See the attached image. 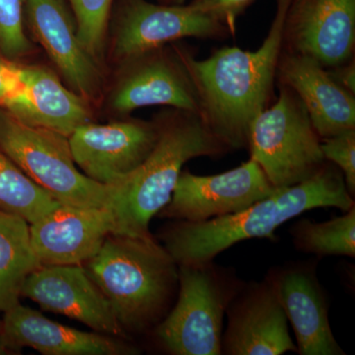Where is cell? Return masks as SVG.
Returning a JSON list of instances; mask_svg holds the SVG:
<instances>
[{
    "mask_svg": "<svg viewBox=\"0 0 355 355\" xmlns=\"http://www.w3.org/2000/svg\"><path fill=\"white\" fill-rule=\"evenodd\" d=\"M291 1L277 0L275 18L257 51L223 46L200 60L179 46L200 98V118L230 151L248 148L252 125L270 105Z\"/></svg>",
    "mask_w": 355,
    "mask_h": 355,
    "instance_id": "cell-1",
    "label": "cell"
},
{
    "mask_svg": "<svg viewBox=\"0 0 355 355\" xmlns=\"http://www.w3.org/2000/svg\"><path fill=\"white\" fill-rule=\"evenodd\" d=\"M354 207L343 173L327 161L314 176L277 189L247 209L205 221H174L158 238L178 266L200 265L237 243L254 238L275 241L277 228L309 210L336 207L345 212Z\"/></svg>",
    "mask_w": 355,
    "mask_h": 355,
    "instance_id": "cell-2",
    "label": "cell"
},
{
    "mask_svg": "<svg viewBox=\"0 0 355 355\" xmlns=\"http://www.w3.org/2000/svg\"><path fill=\"white\" fill-rule=\"evenodd\" d=\"M127 335L154 330L179 291V266L153 236L111 234L84 263Z\"/></svg>",
    "mask_w": 355,
    "mask_h": 355,
    "instance_id": "cell-3",
    "label": "cell"
},
{
    "mask_svg": "<svg viewBox=\"0 0 355 355\" xmlns=\"http://www.w3.org/2000/svg\"><path fill=\"white\" fill-rule=\"evenodd\" d=\"M157 142L146 160L116 184L113 211L116 234L150 237L149 224L171 200L187 162L220 157L227 147L210 132L200 114L173 109L156 116Z\"/></svg>",
    "mask_w": 355,
    "mask_h": 355,
    "instance_id": "cell-4",
    "label": "cell"
},
{
    "mask_svg": "<svg viewBox=\"0 0 355 355\" xmlns=\"http://www.w3.org/2000/svg\"><path fill=\"white\" fill-rule=\"evenodd\" d=\"M245 282L232 270L214 265L179 266L176 302L154 329L173 355H220L223 320Z\"/></svg>",
    "mask_w": 355,
    "mask_h": 355,
    "instance_id": "cell-5",
    "label": "cell"
},
{
    "mask_svg": "<svg viewBox=\"0 0 355 355\" xmlns=\"http://www.w3.org/2000/svg\"><path fill=\"white\" fill-rule=\"evenodd\" d=\"M0 150L58 202L113 209L116 187L97 183L79 170L69 137L0 108Z\"/></svg>",
    "mask_w": 355,
    "mask_h": 355,
    "instance_id": "cell-6",
    "label": "cell"
},
{
    "mask_svg": "<svg viewBox=\"0 0 355 355\" xmlns=\"http://www.w3.org/2000/svg\"><path fill=\"white\" fill-rule=\"evenodd\" d=\"M319 137L297 95L279 85L272 107L261 112L249 135L250 159L258 163L275 188H286L314 176L327 162Z\"/></svg>",
    "mask_w": 355,
    "mask_h": 355,
    "instance_id": "cell-7",
    "label": "cell"
},
{
    "mask_svg": "<svg viewBox=\"0 0 355 355\" xmlns=\"http://www.w3.org/2000/svg\"><path fill=\"white\" fill-rule=\"evenodd\" d=\"M227 26L193 6L125 0L113 37L114 58L120 62L186 38L224 39Z\"/></svg>",
    "mask_w": 355,
    "mask_h": 355,
    "instance_id": "cell-8",
    "label": "cell"
},
{
    "mask_svg": "<svg viewBox=\"0 0 355 355\" xmlns=\"http://www.w3.org/2000/svg\"><path fill=\"white\" fill-rule=\"evenodd\" d=\"M121 64L123 69L111 95L116 113L168 106L200 116L197 89L178 44L146 51Z\"/></svg>",
    "mask_w": 355,
    "mask_h": 355,
    "instance_id": "cell-9",
    "label": "cell"
},
{
    "mask_svg": "<svg viewBox=\"0 0 355 355\" xmlns=\"http://www.w3.org/2000/svg\"><path fill=\"white\" fill-rule=\"evenodd\" d=\"M277 190L252 159L211 176H198L183 170L171 200L158 214L174 221L209 220L247 209Z\"/></svg>",
    "mask_w": 355,
    "mask_h": 355,
    "instance_id": "cell-10",
    "label": "cell"
},
{
    "mask_svg": "<svg viewBox=\"0 0 355 355\" xmlns=\"http://www.w3.org/2000/svg\"><path fill=\"white\" fill-rule=\"evenodd\" d=\"M157 121H91L69 137L72 157L89 179L116 186L139 167L157 142Z\"/></svg>",
    "mask_w": 355,
    "mask_h": 355,
    "instance_id": "cell-11",
    "label": "cell"
},
{
    "mask_svg": "<svg viewBox=\"0 0 355 355\" xmlns=\"http://www.w3.org/2000/svg\"><path fill=\"white\" fill-rule=\"evenodd\" d=\"M282 51L307 55L324 69L354 58L355 0H291Z\"/></svg>",
    "mask_w": 355,
    "mask_h": 355,
    "instance_id": "cell-12",
    "label": "cell"
},
{
    "mask_svg": "<svg viewBox=\"0 0 355 355\" xmlns=\"http://www.w3.org/2000/svg\"><path fill=\"white\" fill-rule=\"evenodd\" d=\"M221 354L282 355L297 352L288 321L272 280L244 284L226 311Z\"/></svg>",
    "mask_w": 355,
    "mask_h": 355,
    "instance_id": "cell-13",
    "label": "cell"
},
{
    "mask_svg": "<svg viewBox=\"0 0 355 355\" xmlns=\"http://www.w3.org/2000/svg\"><path fill=\"white\" fill-rule=\"evenodd\" d=\"M21 296L38 303L44 311L81 322L97 333L128 340L108 300L83 265L40 266L26 279Z\"/></svg>",
    "mask_w": 355,
    "mask_h": 355,
    "instance_id": "cell-14",
    "label": "cell"
},
{
    "mask_svg": "<svg viewBox=\"0 0 355 355\" xmlns=\"http://www.w3.org/2000/svg\"><path fill=\"white\" fill-rule=\"evenodd\" d=\"M116 231L113 209L62 203L30 224L33 249L41 266L83 265Z\"/></svg>",
    "mask_w": 355,
    "mask_h": 355,
    "instance_id": "cell-15",
    "label": "cell"
},
{
    "mask_svg": "<svg viewBox=\"0 0 355 355\" xmlns=\"http://www.w3.org/2000/svg\"><path fill=\"white\" fill-rule=\"evenodd\" d=\"M31 347L44 355H135L139 347L127 338L88 333L51 321L38 311L17 304L4 312L0 354Z\"/></svg>",
    "mask_w": 355,
    "mask_h": 355,
    "instance_id": "cell-16",
    "label": "cell"
},
{
    "mask_svg": "<svg viewBox=\"0 0 355 355\" xmlns=\"http://www.w3.org/2000/svg\"><path fill=\"white\" fill-rule=\"evenodd\" d=\"M268 275L293 329L297 354L345 355L331 331L328 297L318 280L315 263L280 266Z\"/></svg>",
    "mask_w": 355,
    "mask_h": 355,
    "instance_id": "cell-17",
    "label": "cell"
},
{
    "mask_svg": "<svg viewBox=\"0 0 355 355\" xmlns=\"http://www.w3.org/2000/svg\"><path fill=\"white\" fill-rule=\"evenodd\" d=\"M277 80L298 96L321 139L355 130V96L314 58L282 51Z\"/></svg>",
    "mask_w": 355,
    "mask_h": 355,
    "instance_id": "cell-18",
    "label": "cell"
},
{
    "mask_svg": "<svg viewBox=\"0 0 355 355\" xmlns=\"http://www.w3.org/2000/svg\"><path fill=\"white\" fill-rule=\"evenodd\" d=\"M28 23L35 40L48 53L74 92L88 98L97 92V60L84 49L62 0H24Z\"/></svg>",
    "mask_w": 355,
    "mask_h": 355,
    "instance_id": "cell-19",
    "label": "cell"
},
{
    "mask_svg": "<svg viewBox=\"0 0 355 355\" xmlns=\"http://www.w3.org/2000/svg\"><path fill=\"white\" fill-rule=\"evenodd\" d=\"M28 110L23 120L69 137L91 119L85 98L69 90L53 71L41 67L20 65Z\"/></svg>",
    "mask_w": 355,
    "mask_h": 355,
    "instance_id": "cell-20",
    "label": "cell"
},
{
    "mask_svg": "<svg viewBox=\"0 0 355 355\" xmlns=\"http://www.w3.org/2000/svg\"><path fill=\"white\" fill-rule=\"evenodd\" d=\"M40 266L30 224L22 217L0 210V312L19 304L26 279Z\"/></svg>",
    "mask_w": 355,
    "mask_h": 355,
    "instance_id": "cell-21",
    "label": "cell"
},
{
    "mask_svg": "<svg viewBox=\"0 0 355 355\" xmlns=\"http://www.w3.org/2000/svg\"><path fill=\"white\" fill-rule=\"evenodd\" d=\"M297 251L317 257H355V207L329 221L300 219L291 228Z\"/></svg>",
    "mask_w": 355,
    "mask_h": 355,
    "instance_id": "cell-22",
    "label": "cell"
},
{
    "mask_svg": "<svg viewBox=\"0 0 355 355\" xmlns=\"http://www.w3.org/2000/svg\"><path fill=\"white\" fill-rule=\"evenodd\" d=\"M60 202L33 182L0 150V210L34 223Z\"/></svg>",
    "mask_w": 355,
    "mask_h": 355,
    "instance_id": "cell-23",
    "label": "cell"
},
{
    "mask_svg": "<svg viewBox=\"0 0 355 355\" xmlns=\"http://www.w3.org/2000/svg\"><path fill=\"white\" fill-rule=\"evenodd\" d=\"M76 16V32L84 49L94 60L104 48L113 0H67Z\"/></svg>",
    "mask_w": 355,
    "mask_h": 355,
    "instance_id": "cell-24",
    "label": "cell"
},
{
    "mask_svg": "<svg viewBox=\"0 0 355 355\" xmlns=\"http://www.w3.org/2000/svg\"><path fill=\"white\" fill-rule=\"evenodd\" d=\"M24 0H0V51L7 58L27 55L32 46L24 30Z\"/></svg>",
    "mask_w": 355,
    "mask_h": 355,
    "instance_id": "cell-25",
    "label": "cell"
},
{
    "mask_svg": "<svg viewBox=\"0 0 355 355\" xmlns=\"http://www.w3.org/2000/svg\"><path fill=\"white\" fill-rule=\"evenodd\" d=\"M326 161L342 171L350 195H355V130H347L321 140Z\"/></svg>",
    "mask_w": 355,
    "mask_h": 355,
    "instance_id": "cell-26",
    "label": "cell"
},
{
    "mask_svg": "<svg viewBox=\"0 0 355 355\" xmlns=\"http://www.w3.org/2000/svg\"><path fill=\"white\" fill-rule=\"evenodd\" d=\"M0 108L17 119H22L28 109L25 84L20 65L0 58Z\"/></svg>",
    "mask_w": 355,
    "mask_h": 355,
    "instance_id": "cell-27",
    "label": "cell"
},
{
    "mask_svg": "<svg viewBox=\"0 0 355 355\" xmlns=\"http://www.w3.org/2000/svg\"><path fill=\"white\" fill-rule=\"evenodd\" d=\"M254 0H193L190 6L227 26L231 34L234 35L238 17Z\"/></svg>",
    "mask_w": 355,
    "mask_h": 355,
    "instance_id": "cell-28",
    "label": "cell"
},
{
    "mask_svg": "<svg viewBox=\"0 0 355 355\" xmlns=\"http://www.w3.org/2000/svg\"><path fill=\"white\" fill-rule=\"evenodd\" d=\"M328 72L340 87L355 96V58L345 64L331 67Z\"/></svg>",
    "mask_w": 355,
    "mask_h": 355,
    "instance_id": "cell-29",
    "label": "cell"
},
{
    "mask_svg": "<svg viewBox=\"0 0 355 355\" xmlns=\"http://www.w3.org/2000/svg\"><path fill=\"white\" fill-rule=\"evenodd\" d=\"M164 1L167 2V4L168 3L180 4V3H182V1H183V0H164Z\"/></svg>",
    "mask_w": 355,
    "mask_h": 355,
    "instance_id": "cell-30",
    "label": "cell"
},
{
    "mask_svg": "<svg viewBox=\"0 0 355 355\" xmlns=\"http://www.w3.org/2000/svg\"><path fill=\"white\" fill-rule=\"evenodd\" d=\"M0 328H1V321H0Z\"/></svg>",
    "mask_w": 355,
    "mask_h": 355,
    "instance_id": "cell-31",
    "label": "cell"
}]
</instances>
